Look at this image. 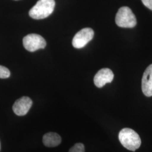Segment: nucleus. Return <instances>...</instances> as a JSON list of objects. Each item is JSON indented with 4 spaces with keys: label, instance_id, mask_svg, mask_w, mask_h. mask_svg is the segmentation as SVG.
I'll use <instances>...</instances> for the list:
<instances>
[{
    "label": "nucleus",
    "instance_id": "1",
    "mask_svg": "<svg viewBox=\"0 0 152 152\" xmlns=\"http://www.w3.org/2000/svg\"><path fill=\"white\" fill-rule=\"evenodd\" d=\"M54 0H39L29 11V15L34 19H43L50 16L54 11Z\"/></svg>",
    "mask_w": 152,
    "mask_h": 152
},
{
    "label": "nucleus",
    "instance_id": "2",
    "mask_svg": "<svg viewBox=\"0 0 152 152\" xmlns=\"http://www.w3.org/2000/svg\"><path fill=\"white\" fill-rule=\"evenodd\" d=\"M118 138L121 144L131 151H135L141 144V139L136 132L131 129H123L119 133Z\"/></svg>",
    "mask_w": 152,
    "mask_h": 152
},
{
    "label": "nucleus",
    "instance_id": "3",
    "mask_svg": "<svg viewBox=\"0 0 152 152\" xmlns=\"http://www.w3.org/2000/svg\"><path fill=\"white\" fill-rule=\"evenodd\" d=\"M115 23L121 28L135 27L137 24L136 16L129 7H121L115 16Z\"/></svg>",
    "mask_w": 152,
    "mask_h": 152
},
{
    "label": "nucleus",
    "instance_id": "4",
    "mask_svg": "<svg viewBox=\"0 0 152 152\" xmlns=\"http://www.w3.org/2000/svg\"><path fill=\"white\" fill-rule=\"evenodd\" d=\"M23 46L28 51L34 52L39 49H44L46 42L41 36L37 34H29L25 36L23 39Z\"/></svg>",
    "mask_w": 152,
    "mask_h": 152
},
{
    "label": "nucleus",
    "instance_id": "5",
    "mask_svg": "<svg viewBox=\"0 0 152 152\" xmlns=\"http://www.w3.org/2000/svg\"><path fill=\"white\" fill-rule=\"evenodd\" d=\"M94 36V32L91 28H83L76 33L73 38L72 45L76 49H81L92 39Z\"/></svg>",
    "mask_w": 152,
    "mask_h": 152
},
{
    "label": "nucleus",
    "instance_id": "6",
    "mask_svg": "<svg viewBox=\"0 0 152 152\" xmlns=\"http://www.w3.org/2000/svg\"><path fill=\"white\" fill-rule=\"evenodd\" d=\"M32 100L27 96H23L18 99L12 106V110L18 116H23L27 114L32 105Z\"/></svg>",
    "mask_w": 152,
    "mask_h": 152
},
{
    "label": "nucleus",
    "instance_id": "7",
    "mask_svg": "<svg viewBox=\"0 0 152 152\" xmlns=\"http://www.w3.org/2000/svg\"><path fill=\"white\" fill-rule=\"evenodd\" d=\"M114 78L113 72L108 68H103L98 71L94 78L95 86L98 88H102L108 83L112 82Z\"/></svg>",
    "mask_w": 152,
    "mask_h": 152
},
{
    "label": "nucleus",
    "instance_id": "8",
    "mask_svg": "<svg viewBox=\"0 0 152 152\" xmlns=\"http://www.w3.org/2000/svg\"><path fill=\"white\" fill-rule=\"evenodd\" d=\"M143 94L148 97L152 96V64L149 65L144 72L141 81Z\"/></svg>",
    "mask_w": 152,
    "mask_h": 152
},
{
    "label": "nucleus",
    "instance_id": "9",
    "mask_svg": "<svg viewBox=\"0 0 152 152\" xmlns=\"http://www.w3.org/2000/svg\"><path fill=\"white\" fill-rule=\"evenodd\" d=\"M44 145L47 147H55L58 146L61 141L59 135L55 132L46 134L42 139Z\"/></svg>",
    "mask_w": 152,
    "mask_h": 152
},
{
    "label": "nucleus",
    "instance_id": "10",
    "mask_svg": "<svg viewBox=\"0 0 152 152\" xmlns=\"http://www.w3.org/2000/svg\"><path fill=\"white\" fill-rule=\"evenodd\" d=\"M69 152H85V146L82 143H77L71 148Z\"/></svg>",
    "mask_w": 152,
    "mask_h": 152
},
{
    "label": "nucleus",
    "instance_id": "11",
    "mask_svg": "<svg viewBox=\"0 0 152 152\" xmlns=\"http://www.w3.org/2000/svg\"><path fill=\"white\" fill-rule=\"evenodd\" d=\"M10 76L9 70L4 66L0 65V78H7Z\"/></svg>",
    "mask_w": 152,
    "mask_h": 152
},
{
    "label": "nucleus",
    "instance_id": "12",
    "mask_svg": "<svg viewBox=\"0 0 152 152\" xmlns=\"http://www.w3.org/2000/svg\"><path fill=\"white\" fill-rule=\"evenodd\" d=\"M141 1L147 7L152 10V0H141Z\"/></svg>",
    "mask_w": 152,
    "mask_h": 152
},
{
    "label": "nucleus",
    "instance_id": "13",
    "mask_svg": "<svg viewBox=\"0 0 152 152\" xmlns=\"http://www.w3.org/2000/svg\"><path fill=\"white\" fill-rule=\"evenodd\" d=\"M0 150H1V143H0Z\"/></svg>",
    "mask_w": 152,
    "mask_h": 152
},
{
    "label": "nucleus",
    "instance_id": "14",
    "mask_svg": "<svg viewBox=\"0 0 152 152\" xmlns=\"http://www.w3.org/2000/svg\"><path fill=\"white\" fill-rule=\"evenodd\" d=\"M16 1H17V0H16Z\"/></svg>",
    "mask_w": 152,
    "mask_h": 152
}]
</instances>
